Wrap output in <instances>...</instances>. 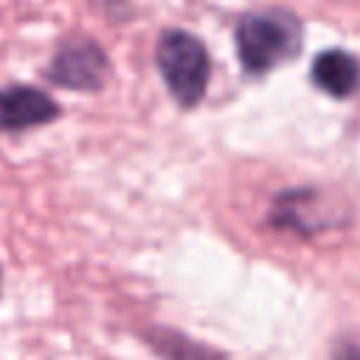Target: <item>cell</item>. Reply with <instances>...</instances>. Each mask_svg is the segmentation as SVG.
<instances>
[{
    "mask_svg": "<svg viewBox=\"0 0 360 360\" xmlns=\"http://www.w3.org/2000/svg\"><path fill=\"white\" fill-rule=\"evenodd\" d=\"M301 45V25L287 11L245 14L236 25V51L248 73H267L278 62L295 56Z\"/></svg>",
    "mask_w": 360,
    "mask_h": 360,
    "instance_id": "1",
    "label": "cell"
},
{
    "mask_svg": "<svg viewBox=\"0 0 360 360\" xmlns=\"http://www.w3.org/2000/svg\"><path fill=\"white\" fill-rule=\"evenodd\" d=\"M155 56L160 76L169 93L174 96V101L180 107H194L205 96L211 79V59L205 45L194 34L172 28L160 37Z\"/></svg>",
    "mask_w": 360,
    "mask_h": 360,
    "instance_id": "2",
    "label": "cell"
},
{
    "mask_svg": "<svg viewBox=\"0 0 360 360\" xmlns=\"http://www.w3.org/2000/svg\"><path fill=\"white\" fill-rule=\"evenodd\" d=\"M107 73H110L107 53L93 39L65 42L56 51L51 70H48L51 82L70 87V90H98L107 82Z\"/></svg>",
    "mask_w": 360,
    "mask_h": 360,
    "instance_id": "3",
    "label": "cell"
},
{
    "mask_svg": "<svg viewBox=\"0 0 360 360\" xmlns=\"http://www.w3.org/2000/svg\"><path fill=\"white\" fill-rule=\"evenodd\" d=\"M59 115V104L37 87H3L0 90V129H28L48 124Z\"/></svg>",
    "mask_w": 360,
    "mask_h": 360,
    "instance_id": "4",
    "label": "cell"
},
{
    "mask_svg": "<svg viewBox=\"0 0 360 360\" xmlns=\"http://www.w3.org/2000/svg\"><path fill=\"white\" fill-rule=\"evenodd\" d=\"M273 222L278 228H292L298 233H315L321 228H329L335 217H329V208L323 211V197L312 188H298L290 194H281L273 208Z\"/></svg>",
    "mask_w": 360,
    "mask_h": 360,
    "instance_id": "5",
    "label": "cell"
},
{
    "mask_svg": "<svg viewBox=\"0 0 360 360\" xmlns=\"http://www.w3.org/2000/svg\"><path fill=\"white\" fill-rule=\"evenodd\" d=\"M312 82L323 93H329L335 98H346L360 84V62L340 48L323 51L312 62Z\"/></svg>",
    "mask_w": 360,
    "mask_h": 360,
    "instance_id": "6",
    "label": "cell"
},
{
    "mask_svg": "<svg viewBox=\"0 0 360 360\" xmlns=\"http://www.w3.org/2000/svg\"><path fill=\"white\" fill-rule=\"evenodd\" d=\"M155 352H160L166 360H222V354H217L208 346H200L177 332H158L149 338Z\"/></svg>",
    "mask_w": 360,
    "mask_h": 360,
    "instance_id": "7",
    "label": "cell"
},
{
    "mask_svg": "<svg viewBox=\"0 0 360 360\" xmlns=\"http://www.w3.org/2000/svg\"><path fill=\"white\" fill-rule=\"evenodd\" d=\"M332 360H360V343L357 340H349V343H340L335 349V357Z\"/></svg>",
    "mask_w": 360,
    "mask_h": 360,
    "instance_id": "8",
    "label": "cell"
}]
</instances>
